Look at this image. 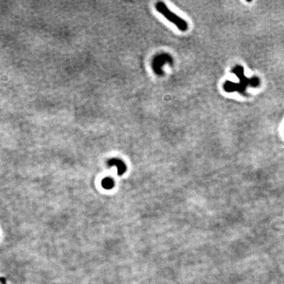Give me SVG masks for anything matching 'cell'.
Returning <instances> with one entry per match:
<instances>
[{"instance_id":"3","label":"cell","mask_w":284,"mask_h":284,"mask_svg":"<svg viewBox=\"0 0 284 284\" xmlns=\"http://www.w3.org/2000/svg\"><path fill=\"white\" fill-rule=\"evenodd\" d=\"M167 62L172 63V59L170 55L167 53H161L156 56L152 61V68L157 75L163 74L162 67Z\"/></svg>"},{"instance_id":"5","label":"cell","mask_w":284,"mask_h":284,"mask_svg":"<svg viewBox=\"0 0 284 284\" xmlns=\"http://www.w3.org/2000/svg\"><path fill=\"white\" fill-rule=\"evenodd\" d=\"M101 185L102 187L105 190H111L112 188H113L115 185V182L112 178L107 177L104 178L102 182H101Z\"/></svg>"},{"instance_id":"2","label":"cell","mask_w":284,"mask_h":284,"mask_svg":"<svg viewBox=\"0 0 284 284\" xmlns=\"http://www.w3.org/2000/svg\"><path fill=\"white\" fill-rule=\"evenodd\" d=\"M232 72H234L236 74V76L240 78V82L239 84H236L231 82L230 81H227L224 84V89H225V91L228 92H232L235 91L243 92L245 90V86H247L249 82V80H247V78L245 77L244 74H243V67L240 66H237L233 69Z\"/></svg>"},{"instance_id":"1","label":"cell","mask_w":284,"mask_h":284,"mask_svg":"<svg viewBox=\"0 0 284 284\" xmlns=\"http://www.w3.org/2000/svg\"><path fill=\"white\" fill-rule=\"evenodd\" d=\"M155 8L159 13L163 15L168 21L175 25L180 31L185 32L188 29V25L186 21L178 16L176 14L172 12L164 3H156Z\"/></svg>"},{"instance_id":"4","label":"cell","mask_w":284,"mask_h":284,"mask_svg":"<svg viewBox=\"0 0 284 284\" xmlns=\"http://www.w3.org/2000/svg\"><path fill=\"white\" fill-rule=\"evenodd\" d=\"M107 164L109 167H116L117 169V172L118 175H123L126 172V166L124 162L119 159L113 158L109 159L107 162Z\"/></svg>"}]
</instances>
